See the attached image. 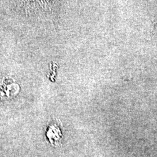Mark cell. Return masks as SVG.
<instances>
[{
    "instance_id": "cell-1",
    "label": "cell",
    "mask_w": 157,
    "mask_h": 157,
    "mask_svg": "<svg viewBox=\"0 0 157 157\" xmlns=\"http://www.w3.org/2000/svg\"><path fill=\"white\" fill-rule=\"evenodd\" d=\"M47 137L52 145L58 146L61 143L62 133L58 127L56 125H52L47 132Z\"/></svg>"
}]
</instances>
